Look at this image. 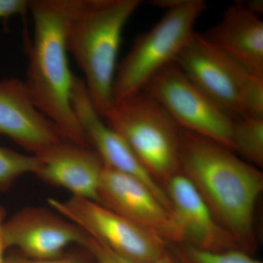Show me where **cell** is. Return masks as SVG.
Masks as SVG:
<instances>
[{"label": "cell", "mask_w": 263, "mask_h": 263, "mask_svg": "<svg viewBox=\"0 0 263 263\" xmlns=\"http://www.w3.org/2000/svg\"><path fill=\"white\" fill-rule=\"evenodd\" d=\"M179 164L218 223L242 251L253 252L254 212L263 190L259 167L220 143L182 129Z\"/></svg>", "instance_id": "1"}, {"label": "cell", "mask_w": 263, "mask_h": 263, "mask_svg": "<svg viewBox=\"0 0 263 263\" xmlns=\"http://www.w3.org/2000/svg\"><path fill=\"white\" fill-rule=\"evenodd\" d=\"M81 0H31L33 37L24 81L36 108L56 127L62 138L91 148L74 113L71 72L66 44L67 27Z\"/></svg>", "instance_id": "2"}, {"label": "cell", "mask_w": 263, "mask_h": 263, "mask_svg": "<svg viewBox=\"0 0 263 263\" xmlns=\"http://www.w3.org/2000/svg\"><path fill=\"white\" fill-rule=\"evenodd\" d=\"M139 0H81L66 34L67 51L84 73L99 114L112 104V89L122 33Z\"/></svg>", "instance_id": "3"}, {"label": "cell", "mask_w": 263, "mask_h": 263, "mask_svg": "<svg viewBox=\"0 0 263 263\" xmlns=\"http://www.w3.org/2000/svg\"><path fill=\"white\" fill-rule=\"evenodd\" d=\"M100 117L160 184L179 174L181 128L145 90L112 103Z\"/></svg>", "instance_id": "4"}, {"label": "cell", "mask_w": 263, "mask_h": 263, "mask_svg": "<svg viewBox=\"0 0 263 263\" xmlns=\"http://www.w3.org/2000/svg\"><path fill=\"white\" fill-rule=\"evenodd\" d=\"M206 9L203 0H186L166 11L152 28L137 38L117 65L112 103L141 91L156 73L174 62L195 32L197 19Z\"/></svg>", "instance_id": "5"}, {"label": "cell", "mask_w": 263, "mask_h": 263, "mask_svg": "<svg viewBox=\"0 0 263 263\" xmlns=\"http://www.w3.org/2000/svg\"><path fill=\"white\" fill-rule=\"evenodd\" d=\"M60 215L75 223L110 252L131 262L148 263L168 254V243L158 235L98 202L72 196L48 198Z\"/></svg>", "instance_id": "6"}, {"label": "cell", "mask_w": 263, "mask_h": 263, "mask_svg": "<svg viewBox=\"0 0 263 263\" xmlns=\"http://www.w3.org/2000/svg\"><path fill=\"white\" fill-rule=\"evenodd\" d=\"M143 90L163 106L181 129L205 137L233 151V119L175 62L156 73Z\"/></svg>", "instance_id": "7"}, {"label": "cell", "mask_w": 263, "mask_h": 263, "mask_svg": "<svg viewBox=\"0 0 263 263\" xmlns=\"http://www.w3.org/2000/svg\"><path fill=\"white\" fill-rule=\"evenodd\" d=\"M175 63L230 117H240V101L249 71L224 51L193 32Z\"/></svg>", "instance_id": "8"}, {"label": "cell", "mask_w": 263, "mask_h": 263, "mask_svg": "<svg viewBox=\"0 0 263 263\" xmlns=\"http://www.w3.org/2000/svg\"><path fill=\"white\" fill-rule=\"evenodd\" d=\"M5 249L16 248L29 258L60 257L70 245L87 247L91 236L58 213L41 207H27L2 226Z\"/></svg>", "instance_id": "9"}, {"label": "cell", "mask_w": 263, "mask_h": 263, "mask_svg": "<svg viewBox=\"0 0 263 263\" xmlns=\"http://www.w3.org/2000/svg\"><path fill=\"white\" fill-rule=\"evenodd\" d=\"M72 105L90 147L98 154L105 167L139 180L172 213L164 186L148 172L127 141L103 122L90 100L84 79L81 78L76 77L74 81Z\"/></svg>", "instance_id": "10"}, {"label": "cell", "mask_w": 263, "mask_h": 263, "mask_svg": "<svg viewBox=\"0 0 263 263\" xmlns=\"http://www.w3.org/2000/svg\"><path fill=\"white\" fill-rule=\"evenodd\" d=\"M164 186L172 208L176 238L174 245L185 243L212 252L240 249L183 175H175Z\"/></svg>", "instance_id": "11"}, {"label": "cell", "mask_w": 263, "mask_h": 263, "mask_svg": "<svg viewBox=\"0 0 263 263\" xmlns=\"http://www.w3.org/2000/svg\"><path fill=\"white\" fill-rule=\"evenodd\" d=\"M98 203L176 243L172 213L149 188L136 178L104 167L98 188Z\"/></svg>", "instance_id": "12"}, {"label": "cell", "mask_w": 263, "mask_h": 263, "mask_svg": "<svg viewBox=\"0 0 263 263\" xmlns=\"http://www.w3.org/2000/svg\"><path fill=\"white\" fill-rule=\"evenodd\" d=\"M36 157V176L44 182L65 188L72 196L98 202V188L105 164L94 149L62 139Z\"/></svg>", "instance_id": "13"}, {"label": "cell", "mask_w": 263, "mask_h": 263, "mask_svg": "<svg viewBox=\"0 0 263 263\" xmlns=\"http://www.w3.org/2000/svg\"><path fill=\"white\" fill-rule=\"evenodd\" d=\"M0 135L32 155L64 139L32 103L24 81L15 78L0 81Z\"/></svg>", "instance_id": "14"}, {"label": "cell", "mask_w": 263, "mask_h": 263, "mask_svg": "<svg viewBox=\"0 0 263 263\" xmlns=\"http://www.w3.org/2000/svg\"><path fill=\"white\" fill-rule=\"evenodd\" d=\"M202 34L249 73L263 75V22L243 3L231 5L220 21Z\"/></svg>", "instance_id": "15"}, {"label": "cell", "mask_w": 263, "mask_h": 263, "mask_svg": "<svg viewBox=\"0 0 263 263\" xmlns=\"http://www.w3.org/2000/svg\"><path fill=\"white\" fill-rule=\"evenodd\" d=\"M233 151L246 162L263 166V118L242 117L233 119Z\"/></svg>", "instance_id": "16"}, {"label": "cell", "mask_w": 263, "mask_h": 263, "mask_svg": "<svg viewBox=\"0 0 263 263\" xmlns=\"http://www.w3.org/2000/svg\"><path fill=\"white\" fill-rule=\"evenodd\" d=\"M169 253L174 263H262L240 249L212 252L177 243L169 249Z\"/></svg>", "instance_id": "17"}, {"label": "cell", "mask_w": 263, "mask_h": 263, "mask_svg": "<svg viewBox=\"0 0 263 263\" xmlns=\"http://www.w3.org/2000/svg\"><path fill=\"white\" fill-rule=\"evenodd\" d=\"M39 161L36 156L24 155L0 146V191L8 190L24 174H35Z\"/></svg>", "instance_id": "18"}, {"label": "cell", "mask_w": 263, "mask_h": 263, "mask_svg": "<svg viewBox=\"0 0 263 263\" xmlns=\"http://www.w3.org/2000/svg\"><path fill=\"white\" fill-rule=\"evenodd\" d=\"M263 118V75L250 74L240 101V117Z\"/></svg>", "instance_id": "19"}, {"label": "cell", "mask_w": 263, "mask_h": 263, "mask_svg": "<svg viewBox=\"0 0 263 263\" xmlns=\"http://www.w3.org/2000/svg\"><path fill=\"white\" fill-rule=\"evenodd\" d=\"M28 0H0V18L24 15L29 11Z\"/></svg>", "instance_id": "20"}, {"label": "cell", "mask_w": 263, "mask_h": 263, "mask_svg": "<svg viewBox=\"0 0 263 263\" xmlns=\"http://www.w3.org/2000/svg\"><path fill=\"white\" fill-rule=\"evenodd\" d=\"M4 263H82L79 259L73 257L66 256L63 254L60 257L50 259H34L24 257L18 254H11L5 258Z\"/></svg>", "instance_id": "21"}, {"label": "cell", "mask_w": 263, "mask_h": 263, "mask_svg": "<svg viewBox=\"0 0 263 263\" xmlns=\"http://www.w3.org/2000/svg\"><path fill=\"white\" fill-rule=\"evenodd\" d=\"M86 247L94 256L97 263H119L101 243L91 237Z\"/></svg>", "instance_id": "22"}, {"label": "cell", "mask_w": 263, "mask_h": 263, "mask_svg": "<svg viewBox=\"0 0 263 263\" xmlns=\"http://www.w3.org/2000/svg\"><path fill=\"white\" fill-rule=\"evenodd\" d=\"M186 0H153L149 3L150 5L155 8L167 10L174 9L183 4Z\"/></svg>", "instance_id": "23"}, {"label": "cell", "mask_w": 263, "mask_h": 263, "mask_svg": "<svg viewBox=\"0 0 263 263\" xmlns=\"http://www.w3.org/2000/svg\"><path fill=\"white\" fill-rule=\"evenodd\" d=\"M246 8L254 13V14L259 15L262 14L263 13V2L260 0H253V1L247 2V3H243Z\"/></svg>", "instance_id": "24"}, {"label": "cell", "mask_w": 263, "mask_h": 263, "mask_svg": "<svg viewBox=\"0 0 263 263\" xmlns=\"http://www.w3.org/2000/svg\"><path fill=\"white\" fill-rule=\"evenodd\" d=\"M5 210L4 208L0 206V263H4V252L6 250L4 243H3V236H2V226L5 219Z\"/></svg>", "instance_id": "25"}, {"label": "cell", "mask_w": 263, "mask_h": 263, "mask_svg": "<svg viewBox=\"0 0 263 263\" xmlns=\"http://www.w3.org/2000/svg\"><path fill=\"white\" fill-rule=\"evenodd\" d=\"M104 247V246H103ZM106 249V248H105ZM107 250L109 252H110V254H112V256L117 259V261L119 263H138V262H131V261L127 260V259H125L124 258H122V257H119V256L115 255V254L112 253L111 252H110V251L108 250V249H107ZM148 263H174V261H173L172 258H171V255H170V253L168 252V254H167V255L165 256V257H164L163 258L159 259V260L155 261V262H148Z\"/></svg>", "instance_id": "26"}]
</instances>
